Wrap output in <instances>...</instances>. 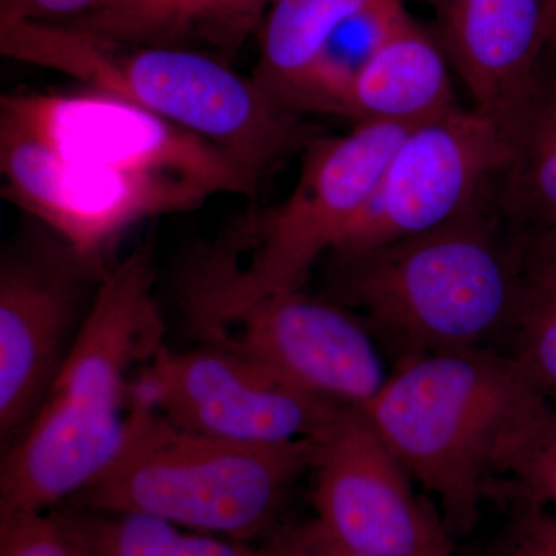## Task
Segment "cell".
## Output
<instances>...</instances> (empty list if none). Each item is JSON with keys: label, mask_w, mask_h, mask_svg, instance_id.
<instances>
[{"label": "cell", "mask_w": 556, "mask_h": 556, "mask_svg": "<svg viewBox=\"0 0 556 556\" xmlns=\"http://www.w3.org/2000/svg\"><path fill=\"white\" fill-rule=\"evenodd\" d=\"M273 3L274 0H115L62 24L121 42L229 56L260 30Z\"/></svg>", "instance_id": "cell-16"}, {"label": "cell", "mask_w": 556, "mask_h": 556, "mask_svg": "<svg viewBox=\"0 0 556 556\" xmlns=\"http://www.w3.org/2000/svg\"><path fill=\"white\" fill-rule=\"evenodd\" d=\"M0 556H89L75 515L67 507L0 515Z\"/></svg>", "instance_id": "cell-22"}, {"label": "cell", "mask_w": 556, "mask_h": 556, "mask_svg": "<svg viewBox=\"0 0 556 556\" xmlns=\"http://www.w3.org/2000/svg\"><path fill=\"white\" fill-rule=\"evenodd\" d=\"M493 496L556 506V405L508 450Z\"/></svg>", "instance_id": "cell-21"}, {"label": "cell", "mask_w": 556, "mask_h": 556, "mask_svg": "<svg viewBox=\"0 0 556 556\" xmlns=\"http://www.w3.org/2000/svg\"><path fill=\"white\" fill-rule=\"evenodd\" d=\"M134 433L112 466L65 506L139 514L251 544L278 529L316 441L255 445L195 433L134 396Z\"/></svg>", "instance_id": "cell-5"}, {"label": "cell", "mask_w": 556, "mask_h": 556, "mask_svg": "<svg viewBox=\"0 0 556 556\" xmlns=\"http://www.w3.org/2000/svg\"><path fill=\"white\" fill-rule=\"evenodd\" d=\"M62 241L10 252L0 268V438L9 447L38 413L87 313V283L100 281Z\"/></svg>", "instance_id": "cell-13"}, {"label": "cell", "mask_w": 556, "mask_h": 556, "mask_svg": "<svg viewBox=\"0 0 556 556\" xmlns=\"http://www.w3.org/2000/svg\"><path fill=\"white\" fill-rule=\"evenodd\" d=\"M3 197L49 226L91 268L108 273L110 252L138 223L200 207L211 193L185 179L135 174L61 155L0 115Z\"/></svg>", "instance_id": "cell-7"}, {"label": "cell", "mask_w": 556, "mask_h": 556, "mask_svg": "<svg viewBox=\"0 0 556 556\" xmlns=\"http://www.w3.org/2000/svg\"><path fill=\"white\" fill-rule=\"evenodd\" d=\"M258 556H368L329 536L316 521L277 529L258 546Z\"/></svg>", "instance_id": "cell-24"}, {"label": "cell", "mask_w": 556, "mask_h": 556, "mask_svg": "<svg viewBox=\"0 0 556 556\" xmlns=\"http://www.w3.org/2000/svg\"><path fill=\"white\" fill-rule=\"evenodd\" d=\"M152 249L110 266L53 386L0 464V514L65 506L104 473L134 433L130 376L163 350Z\"/></svg>", "instance_id": "cell-1"}, {"label": "cell", "mask_w": 556, "mask_h": 556, "mask_svg": "<svg viewBox=\"0 0 556 556\" xmlns=\"http://www.w3.org/2000/svg\"><path fill=\"white\" fill-rule=\"evenodd\" d=\"M506 353L556 405V252L533 240L525 295Z\"/></svg>", "instance_id": "cell-20"}, {"label": "cell", "mask_w": 556, "mask_h": 556, "mask_svg": "<svg viewBox=\"0 0 556 556\" xmlns=\"http://www.w3.org/2000/svg\"><path fill=\"white\" fill-rule=\"evenodd\" d=\"M203 340L226 343L289 387L340 407L367 408L390 375L361 317L302 289L252 303Z\"/></svg>", "instance_id": "cell-12"}, {"label": "cell", "mask_w": 556, "mask_h": 556, "mask_svg": "<svg viewBox=\"0 0 556 556\" xmlns=\"http://www.w3.org/2000/svg\"><path fill=\"white\" fill-rule=\"evenodd\" d=\"M508 137L511 155L497 185V207L522 236H551L556 232V60L548 51Z\"/></svg>", "instance_id": "cell-17"}, {"label": "cell", "mask_w": 556, "mask_h": 556, "mask_svg": "<svg viewBox=\"0 0 556 556\" xmlns=\"http://www.w3.org/2000/svg\"><path fill=\"white\" fill-rule=\"evenodd\" d=\"M441 40L404 17L357 73L343 116L354 124L412 127L459 108Z\"/></svg>", "instance_id": "cell-15"}, {"label": "cell", "mask_w": 556, "mask_h": 556, "mask_svg": "<svg viewBox=\"0 0 556 556\" xmlns=\"http://www.w3.org/2000/svg\"><path fill=\"white\" fill-rule=\"evenodd\" d=\"M0 115L27 127L67 159L185 179L211 195L252 197L258 188L217 146L104 91L5 94Z\"/></svg>", "instance_id": "cell-11"}, {"label": "cell", "mask_w": 556, "mask_h": 556, "mask_svg": "<svg viewBox=\"0 0 556 556\" xmlns=\"http://www.w3.org/2000/svg\"><path fill=\"white\" fill-rule=\"evenodd\" d=\"M441 43L473 109L511 124L547 53L554 0H431Z\"/></svg>", "instance_id": "cell-14"}, {"label": "cell", "mask_w": 556, "mask_h": 556, "mask_svg": "<svg viewBox=\"0 0 556 556\" xmlns=\"http://www.w3.org/2000/svg\"><path fill=\"white\" fill-rule=\"evenodd\" d=\"M538 241H541V243L546 244V247L554 249L556 252V232L551 233V236L541 237V239H535Z\"/></svg>", "instance_id": "cell-27"}, {"label": "cell", "mask_w": 556, "mask_h": 556, "mask_svg": "<svg viewBox=\"0 0 556 556\" xmlns=\"http://www.w3.org/2000/svg\"><path fill=\"white\" fill-rule=\"evenodd\" d=\"M3 56L53 70L217 146L257 185L317 137L252 78L203 51L139 46L53 22L0 24Z\"/></svg>", "instance_id": "cell-4"}, {"label": "cell", "mask_w": 556, "mask_h": 556, "mask_svg": "<svg viewBox=\"0 0 556 556\" xmlns=\"http://www.w3.org/2000/svg\"><path fill=\"white\" fill-rule=\"evenodd\" d=\"M407 131L354 124L342 137L317 135L302 152L291 195L248 219L232 249L212 251L189 269L185 306L201 338L258 300L300 291L361 217Z\"/></svg>", "instance_id": "cell-6"}, {"label": "cell", "mask_w": 556, "mask_h": 556, "mask_svg": "<svg viewBox=\"0 0 556 556\" xmlns=\"http://www.w3.org/2000/svg\"><path fill=\"white\" fill-rule=\"evenodd\" d=\"M311 468L317 522L329 536L368 556H450L437 504L416 482L362 409L343 408L317 439Z\"/></svg>", "instance_id": "cell-10"}, {"label": "cell", "mask_w": 556, "mask_h": 556, "mask_svg": "<svg viewBox=\"0 0 556 556\" xmlns=\"http://www.w3.org/2000/svg\"><path fill=\"white\" fill-rule=\"evenodd\" d=\"M134 396L175 426L226 441H317L346 407L320 401L218 340L189 351L164 346L142 368Z\"/></svg>", "instance_id": "cell-9"}, {"label": "cell", "mask_w": 556, "mask_h": 556, "mask_svg": "<svg viewBox=\"0 0 556 556\" xmlns=\"http://www.w3.org/2000/svg\"><path fill=\"white\" fill-rule=\"evenodd\" d=\"M532 239L508 225L496 193L464 217L386 247L328 255L334 302L396 357L497 350L514 331Z\"/></svg>", "instance_id": "cell-2"}, {"label": "cell", "mask_w": 556, "mask_h": 556, "mask_svg": "<svg viewBox=\"0 0 556 556\" xmlns=\"http://www.w3.org/2000/svg\"><path fill=\"white\" fill-rule=\"evenodd\" d=\"M115 0H0V24L16 21L70 22Z\"/></svg>", "instance_id": "cell-25"}, {"label": "cell", "mask_w": 556, "mask_h": 556, "mask_svg": "<svg viewBox=\"0 0 556 556\" xmlns=\"http://www.w3.org/2000/svg\"><path fill=\"white\" fill-rule=\"evenodd\" d=\"M551 405L504 351L464 350L396 362L362 412L459 538L495 495L508 450Z\"/></svg>", "instance_id": "cell-3"}, {"label": "cell", "mask_w": 556, "mask_h": 556, "mask_svg": "<svg viewBox=\"0 0 556 556\" xmlns=\"http://www.w3.org/2000/svg\"><path fill=\"white\" fill-rule=\"evenodd\" d=\"M514 503L515 511L496 556H556V515L538 504Z\"/></svg>", "instance_id": "cell-23"}, {"label": "cell", "mask_w": 556, "mask_h": 556, "mask_svg": "<svg viewBox=\"0 0 556 556\" xmlns=\"http://www.w3.org/2000/svg\"><path fill=\"white\" fill-rule=\"evenodd\" d=\"M67 508L78 521L89 556H258V546L192 532L148 515Z\"/></svg>", "instance_id": "cell-19"}, {"label": "cell", "mask_w": 556, "mask_h": 556, "mask_svg": "<svg viewBox=\"0 0 556 556\" xmlns=\"http://www.w3.org/2000/svg\"><path fill=\"white\" fill-rule=\"evenodd\" d=\"M547 51L556 60V0L552 2L551 22H548Z\"/></svg>", "instance_id": "cell-26"}, {"label": "cell", "mask_w": 556, "mask_h": 556, "mask_svg": "<svg viewBox=\"0 0 556 556\" xmlns=\"http://www.w3.org/2000/svg\"><path fill=\"white\" fill-rule=\"evenodd\" d=\"M511 142L497 121L457 108L408 129L371 200L329 255L412 239L464 217L496 193Z\"/></svg>", "instance_id": "cell-8"}, {"label": "cell", "mask_w": 556, "mask_h": 556, "mask_svg": "<svg viewBox=\"0 0 556 556\" xmlns=\"http://www.w3.org/2000/svg\"><path fill=\"white\" fill-rule=\"evenodd\" d=\"M371 2L375 0H274L258 30V61L252 80L269 100L295 113V102L331 36Z\"/></svg>", "instance_id": "cell-18"}]
</instances>
